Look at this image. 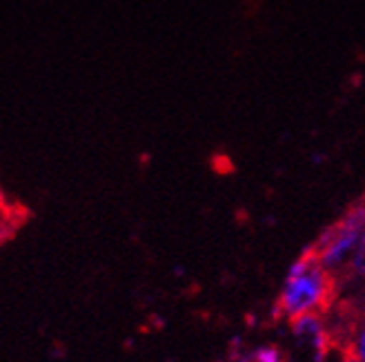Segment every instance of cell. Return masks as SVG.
<instances>
[{
    "label": "cell",
    "instance_id": "cell-1",
    "mask_svg": "<svg viewBox=\"0 0 365 362\" xmlns=\"http://www.w3.org/2000/svg\"><path fill=\"white\" fill-rule=\"evenodd\" d=\"M339 294H341V278L317 262L305 274L297 278H287L281 296L274 302L272 320L292 322L309 314L325 318L332 312V307L339 302Z\"/></svg>",
    "mask_w": 365,
    "mask_h": 362
},
{
    "label": "cell",
    "instance_id": "cell-2",
    "mask_svg": "<svg viewBox=\"0 0 365 362\" xmlns=\"http://www.w3.org/2000/svg\"><path fill=\"white\" fill-rule=\"evenodd\" d=\"M27 218H29V213L23 205L3 201V243L11 240L16 233L21 231Z\"/></svg>",
    "mask_w": 365,
    "mask_h": 362
},
{
    "label": "cell",
    "instance_id": "cell-3",
    "mask_svg": "<svg viewBox=\"0 0 365 362\" xmlns=\"http://www.w3.org/2000/svg\"><path fill=\"white\" fill-rule=\"evenodd\" d=\"M352 353L365 362V314L359 322V329H356V336H354V345H352Z\"/></svg>",
    "mask_w": 365,
    "mask_h": 362
},
{
    "label": "cell",
    "instance_id": "cell-4",
    "mask_svg": "<svg viewBox=\"0 0 365 362\" xmlns=\"http://www.w3.org/2000/svg\"><path fill=\"white\" fill-rule=\"evenodd\" d=\"M352 271H354V274H361V276H365V233H363L361 245H359V251H356V256H354Z\"/></svg>",
    "mask_w": 365,
    "mask_h": 362
}]
</instances>
